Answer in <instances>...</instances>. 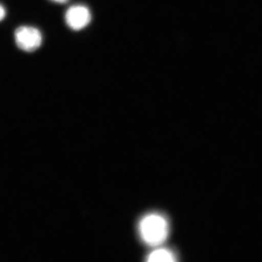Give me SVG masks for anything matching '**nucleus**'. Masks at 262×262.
Instances as JSON below:
<instances>
[{"label": "nucleus", "mask_w": 262, "mask_h": 262, "mask_svg": "<svg viewBox=\"0 0 262 262\" xmlns=\"http://www.w3.org/2000/svg\"><path fill=\"white\" fill-rule=\"evenodd\" d=\"M139 232L143 241L149 246L163 244L169 232L168 221L158 213L146 215L139 224Z\"/></svg>", "instance_id": "obj_1"}, {"label": "nucleus", "mask_w": 262, "mask_h": 262, "mask_svg": "<svg viewBox=\"0 0 262 262\" xmlns=\"http://www.w3.org/2000/svg\"><path fill=\"white\" fill-rule=\"evenodd\" d=\"M55 3H58V4H64V3H68L69 0H51Z\"/></svg>", "instance_id": "obj_6"}, {"label": "nucleus", "mask_w": 262, "mask_h": 262, "mask_svg": "<svg viewBox=\"0 0 262 262\" xmlns=\"http://www.w3.org/2000/svg\"><path fill=\"white\" fill-rule=\"evenodd\" d=\"M91 11L82 5H72L65 13V21L69 28L74 31L82 30L91 21Z\"/></svg>", "instance_id": "obj_3"}, {"label": "nucleus", "mask_w": 262, "mask_h": 262, "mask_svg": "<svg viewBox=\"0 0 262 262\" xmlns=\"http://www.w3.org/2000/svg\"><path fill=\"white\" fill-rule=\"evenodd\" d=\"M176 256L173 252L165 248H160L155 250L153 252L150 253L148 256L147 261L150 262L166 261L171 262L176 261Z\"/></svg>", "instance_id": "obj_4"}, {"label": "nucleus", "mask_w": 262, "mask_h": 262, "mask_svg": "<svg viewBox=\"0 0 262 262\" xmlns=\"http://www.w3.org/2000/svg\"><path fill=\"white\" fill-rule=\"evenodd\" d=\"M15 44L27 53L37 51L42 43V34L39 29L30 26H21L15 31Z\"/></svg>", "instance_id": "obj_2"}, {"label": "nucleus", "mask_w": 262, "mask_h": 262, "mask_svg": "<svg viewBox=\"0 0 262 262\" xmlns=\"http://www.w3.org/2000/svg\"><path fill=\"white\" fill-rule=\"evenodd\" d=\"M6 16V10H5L4 7L0 4V21L3 20Z\"/></svg>", "instance_id": "obj_5"}]
</instances>
